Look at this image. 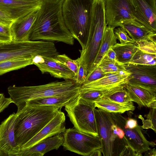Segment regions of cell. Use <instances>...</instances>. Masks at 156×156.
<instances>
[{"instance_id": "6da1fadb", "label": "cell", "mask_w": 156, "mask_h": 156, "mask_svg": "<svg viewBox=\"0 0 156 156\" xmlns=\"http://www.w3.org/2000/svg\"><path fill=\"white\" fill-rule=\"evenodd\" d=\"M64 0H41L29 41L61 42L70 45L74 39L67 28L62 13Z\"/></svg>"}, {"instance_id": "7a4b0ae2", "label": "cell", "mask_w": 156, "mask_h": 156, "mask_svg": "<svg viewBox=\"0 0 156 156\" xmlns=\"http://www.w3.org/2000/svg\"><path fill=\"white\" fill-rule=\"evenodd\" d=\"M60 108L54 106L27 103L17 107L14 133L21 151L23 147L52 119Z\"/></svg>"}, {"instance_id": "3957f363", "label": "cell", "mask_w": 156, "mask_h": 156, "mask_svg": "<svg viewBox=\"0 0 156 156\" xmlns=\"http://www.w3.org/2000/svg\"><path fill=\"white\" fill-rule=\"evenodd\" d=\"M93 0H64L62 13L65 24L74 39L85 46L89 33Z\"/></svg>"}, {"instance_id": "277c9868", "label": "cell", "mask_w": 156, "mask_h": 156, "mask_svg": "<svg viewBox=\"0 0 156 156\" xmlns=\"http://www.w3.org/2000/svg\"><path fill=\"white\" fill-rule=\"evenodd\" d=\"M81 86L74 81L65 80L37 86L13 85L9 86L7 90L13 103L17 107L29 101L37 98L79 92Z\"/></svg>"}, {"instance_id": "5b68a950", "label": "cell", "mask_w": 156, "mask_h": 156, "mask_svg": "<svg viewBox=\"0 0 156 156\" xmlns=\"http://www.w3.org/2000/svg\"><path fill=\"white\" fill-rule=\"evenodd\" d=\"M106 26L104 0H93L87 41L84 47L79 50L80 57L76 59L79 65L84 66L88 73L96 56Z\"/></svg>"}, {"instance_id": "8992f818", "label": "cell", "mask_w": 156, "mask_h": 156, "mask_svg": "<svg viewBox=\"0 0 156 156\" xmlns=\"http://www.w3.org/2000/svg\"><path fill=\"white\" fill-rule=\"evenodd\" d=\"M58 54L55 44L43 40L0 43V62L18 59L33 58L37 55L55 57Z\"/></svg>"}, {"instance_id": "52a82bcc", "label": "cell", "mask_w": 156, "mask_h": 156, "mask_svg": "<svg viewBox=\"0 0 156 156\" xmlns=\"http://www.w3.org/2000/svg\"><path fill=\"white\" fill-rule=\"evenodd\" d=\"M93 102L86 100L79 96L65 106L67 116L78 130L95 136H98Z\"/></svg>"}, {"instance_id": "ba28073f", "label": "cell", "mask_w": 156, "mask_h": 156, "mask_svg": "<svg viewBox=\"0 0 156 156\" xmlns=\"http://www.w3.org/2000/svg\"><path fill=\"white\" fill-rule=\"evenodd\" d=\"M94 113L103 155L119 156L127 145L125 140L119 139L113 133L112 125L114 120L112 113L98 108L95 109Z\"/></svg>"}, {"instance_id": "9c48e42d", "label": "cell", "mask_w": 156, "mask_h": 156, "mask_svg": "<svg viewBox=\"0 0 156 156\" xmlns=\"http://www.w3.org/2000/svg\"><path fill=\"white\" fill-rule=\"evenodd\" d=\"M62 145L66 150L83 156H89L95 150L102 147L100 137L81 132L74 127L66 129L62 133Z\"/></svg>"}, {"instance_id": "30bf717a", "label": "cell", "mask_w": 156, "mask_h": 156, "mask_svg": "<svg viewBox=\"0 0 156 156\" xmlns=\"http://www.w3.org/2000/svg\"><path fill=\"white\" fill-rule=\"evenodd\" d=\"M130 74L128 83L156 94V65H124Z\"/></svg>"}, {"instance_id": "8fae6325", "label": "cell", "mask_w": 156, "mask_h": 156, "mask_svg": "<svg viewBox=\"0 0 156 156\" xmlns=\"http://www.w3.org/2000/svg\"><path fill=\"white\" fill-rule=\"evenodd\" d=\"M104 4L107 26L115 29L122 21H137L129 0H104Z\"/></svg>"}, {"instance_id": "7c38bea8", "label": "cell", "mask_w": 156, "mask_h": 156, "mask_svg": "<svg viewBox=\"0 0 156 156\" xmlns=\"http://www.w3.org/2000/svg\"><path fill=\"white\" fill-rule=\"evenodd\" d=\"M112 113L116 124L124 132V138L127 145L136 153L142 156L143 153L151 149L150 146L154 147L155 143L146 139L139 125L133 129L126 127L124 126V117L120 113Z\"/></svg>"}, {"instance_id": "4fadbf2b", "label": "cell", "mask_w": 156, "mask_h": 156, "mask_svg": "<svg viewBox=\"0 0 156 156\" xmlns=\"http://www.w3.org/2000/svg\"><path fill=\"white\" fill-rule=\"evenodd\" d=\"M16 117V113L14 112L0 125V156H18L21 152L15 135Z\"/></svg>"}, {"instance_id": "5bb4252c", "label": "cell", "mask_w": 156, "mask_h": 156, "mask_svg": "<svg viewBox=\"0 0 156 156\" xmlns=\"http://www.w3.org/2000/svg\"><path fill=\"white\" fill-rule=\"evenodd\" d=\"M41 4V0H0V10L14 21L37 11L40 8Z\"/></svg>"}, {"instance_id": "9a60e30c", "label": "cell", "mask_w": 156, "mask_h": 156, "mask_svg": "<svg viewBox=\"0 0 156 156\" xmlns=\"http://www.w3.org/2000/svg\"><path fill=\"white\" fill-rule=\"evenodd\" d=\"M33 60V64L38 67L42 74L48 73L55 78L75 80L74 73L59 62L56 57L37 55Z\"/></svg>"}, {"instance_id": "2e32d148", "label": "cell", "mask_w": 156, "mask_h": 156, "mask_svg": "<svg viewBox=\"0 0 156 156\" xmlns=\"http://www.w3.org/2000/svg\"><path fill=\"white\" fill-rule=\"evenodd\" d=\"M136 20L156 32V0H129Z\"/></svg>"}, {"instance_id": "e0dca14e", "label": "cell", "mask_w": 156, "mask_h": 156, "mask_svg": "<svg viewBox=\"0 0 156 156\" xmlns=\"http://www.w3.org/2000/svg\"><path fill=\"white\" fill-rule=\"evenodd\" d=\"M61 109L60 108L52 119L23 147L21 151L31 147L44 139L62 133L65 131L66 117Z\"/></svg>"}, {"instance_id": "ac0fdd59", "label": "cell", "mask_w": 156, "mask_h": 156, "mask_svg": "<svg viewBox=\"0 0 156 156\" xmlns=\"http://www.w3.org/2000/svg\"><path fill=\"white\" fill-rule=\"evenodd\" d=\"M130 73L122 71L113 73L106 74L101 78L88 83L83 84L80 87V91L109 88L119 84L127 83Z\"/></svg>"}, {"instance_id": "d6986e66", "label": "cell", "mask_w": 156, "mask_h": 156, "mask_svg": "<svg viewBox=\"0 0 156 156\" xmlns=\"http://www.w3.org/2000/svg\"><path fill=\"white\" fill-rule=\"evenodd\" d=\"M117 27L123 28L135 42L148 41L156 43V32L137 21L123 20L118 24Z\"/></svg>"}, {"instance_id": "ffe728a7", "label": "cell", "mask_w": 156, "mask_h": 156, "mask_svg": "<svg viewBox=\"0 0 156 156\" xmlns=\"http://www.w3.org/2000/svg\"><path fill=\"white\" fill-rule=\"evenodd\" d=\"M62 133L44 139L31 147L21 151L18 156H43L53 150H57L64 142Z\"/></svg>"}, {"instance_id": "44dd1931", "label": "cell", "mask_w": 156, "mask_h": 156, "mask_svg": "<svg viewBox=\"0 0 156 156\" xmlns=\"http://www.w3.org/2000/svg\"><path fill=\"white\" fill-rule=\"evenodd\" d=\"M37 11L13 22L10 26L13 41H29L30 32L36 19Z\"/></svg>"}, {"instance_id": "7402d4cb", "label": "cell", "mask_w": 156, "mask_h": 156, "mask_svg": "<svg viewBox=\"0 0 156 156\" xmlns=\"http://www.w3.org/2000/svg\"><path fill=\"white\" fill-rule=\"evenodd\" d=\"M126 88L131 101L136 103L139 107H156V94L128 83Z\"/></svg>"}, {"instance_id": "603a6c76", "label": "cell", "mask_w": 156, "mask_h": 156, "mask_svg": "<svg viewBox=\"0 0 156 156\" xmlns=\"http://www.w3.org/2000/svg\"><path fill=\"white\" fill-rule=\"evenodd\" d=\"M79 92L39 98L29 101L25 103L33 105L54 106L62 108L75 99L79 96Z\"/></svg>"}, {"instance_id": "cb8c5ba5", "label": "cell", "mask_w": 156, "mask_h": 156, "mask_svg": "<svg viewBox=\"0 0 156 156\" xmlns=\"http://www.w3.org/2000/svg\"><path fill=\"white\" fill-rule=\"evenodd\" d=\"M114 29L110 26L106 27L96 56L88 73L98 66L108 50L117 43V39L114 32Z\"/></svg>"}, {"instance_id": "d4e9b609", "label": "cell", "mask_w": 156, "mask_h": 156, "mask_svg": "<svg viewBox=\"0 0 156 156\" xmlns=\"http://www.w3.org/2000/svg\"><path fill=\"white\" fill-rule=\"evenodd\" d=\"M95 107L111 113L122 114L126 111H133L135 108L133 101L122 103L103 97L94 102Z\"/></svg>"}, {"instance_id": "484cf974", "label": "cell", "mask_w": 156, "mask_h": 156, "mask_svg": "<svg viewBox=\"0 0 156 156\" xmlns=\"http://www.w3.org/2000/svg\"><path fill=\"white\" fill-rule=\"evenodd\" d=\"M115 53L117 61L120 63L127 64L139 49L135 43H116L111 47Z\"/></svg>"}, {"instance_id": "4316f807", "label": "cell", "mask_w": 156, "mask_h": 156, "mask_svg": "<svg viewBox=\"0 0 156 156\" xmlns=\"http://www.w3.org/2000/svg\"><path fill=\"white\" fill-rule=\"evenodd\" d=\"M126 84H122L109 88L79 91V96L86 100L94 102L98 99L118 90L125 86Z\"/></svg>"}, {"instance_id": "83f0119b", "label": "cell", "mask_w": 156, "mask_h": 156, "mask_svg": "<svg viewBox=\"0 0 156 156\" xmlns=\"http://www.w3.org/2000/svg\"><path fill=\"white\" fill-rule=\"evenodd\" d=\"M33 59H13L0 62V76L33 64Z\"/></svg>"}, {"instance_id": "f1b7e54d", "label": "cell", "mask_w": 156, "mask_h": 156, "mask_svg": "<svg viewBox=\"0 0 156 156\" xmlns=\"http://www.w3.org/2000/svg\"><path fill=\"white\" fill-rule=\"evenodd\" d=\"M127 64L156 65V54L147 53L139 49Z\"/></svg>"}, {"instance_id": "f546056e", "label": "cell", "mask_w": 156, "mask_h": 156, "mask_svg": "<svg viewBox=\"0 0 156 156\" xmlns=\"http://www.w3.org/2000/svg\"><path fill=\"white\" fill-rule=\"evenodd\" d=\"M98 66L101 67L106 74L126 71L124 65L118 62H111L102 59Z\"/></svg>"}, {"instance_id": "4dcf8cb0", "label": "cell", "mask_w": 156, "mask_h": 156, "mask_svg": "<svg viewBox=\"0 0 156 156\" xmlns=\"http://www.w3.org/2000/svg\"><path fill=\"white\" fill-rule=\"evenodd\" d=\"M112 101L122 103H127L131 101L126 88V85L118 90L104 97Z\"/></svg>"}, {"instance_id": "1f68e13d", "label": "cell", "mask_w": 156, "mask_h": 156, "mask_svg": "<svg viewBox=\"0 0 156 156\" xmlns=\"http://www.w3.org/2000/svg\"><path fill=\"white\" fill-rule=\"evenodd\" d=\"M150 108L149 113L145 115L146 119H145L141 115L139 116V118L142 120L143 125L141 127L143 129L151 128L155 132L156 107H153Z\"/></svg>"}, {"instance_id": "d6a6232c", "label": "cell", "mask_w": 156, "mask_h": 156, "mask_svg": "<svg viewBox=\"0 0 156 156\" xmlns=\"http://www.w3.org/2000/svg\"><path fill=\"white\" fill-rule=\"evenodd\" d=\"M56 58L59 62L73 72L76 76L79 68V64L76 60L71 59L65 54H58Z\"/></svg>"}, {"instance_id": "836d02e7", "label": "cell", "mask_w": 156, "mask_h": 156, "mask_svg": "<svg viewBox=\"0 0 156 156\" xmlns=\"http://www.w3.org/2000/svg\"><path fill=\"white\" fill-rule=\"evenodd\" d=\"M135 44L139 49L145 52L156 54V43L148 41H142L136 42Z\"/></svg>"}, {"instance_id": "e575fe53", "label": "cell", "mask_w": 156, "mask_h": 156, "mask_svg": "<svg viewBox=\"0 0 156 156\" xmlns=\"http://www.w3.org/2000/svg\"><path fill=\"white\" fill-rule=\"evenodd\" d=\"M114 32L117 39L120 43H135L134 41L129 36L127 33L122 27H119L115 28Z\"/></svg>"}, {"instance_id": "d590c367", "label": "cell", "mask_w": 156, "mask_h": 156, "mask_svg": "<svg viewBox=\"0 0 156 156\" xmlns=\"http://www.w3.org/2000/svg\"><path fill=\"white\" fill-rule=\"evenodd\" d=\"M12 41L10 27L0 24V43H9Z\"/></svg>"}, {"instance_id": "8d00e7d4", "label": "cell", "mask_w": 156, "mask_h": 156, "mask_svg": "<svg viewBox=\"0 0 156 156\" xmlns=\"http://www.w3.org/2000/svg\"><path fill=\"white\" fill-rule=\"evenodd\" d=\"M106 74L101 67L98 66L91 72L87 74L86 80L83 84L96 80L101 78Z\"/></svg>"}, {"instance_id": "74e56055", "label": "cell", "mask_w": 156, "mask_h": 156, "mask_svg": "<svg viewBox=\"0 0 156 156\" xmlns=\"http://www.w3.org/2000/svg\"><path fill=\"white\" fill-rule=\"evenodd\" d=\"M87 74V72L84 66L82 64L79 65L75 81L81 85L85 82Z\"/></svg>"}, {"instance_id": "f35d334b", "label": "cell", "mask_w": 156, "mask_h": 156, "mask_svg": "<svg viewBox=\"0 0 156 156\" xmlns=\"http://www.w3.org/2000/svg\"><path fill=\"white\" fill-rule=\"evenodd\" d=\"M12 103L13 101L10 97L6 98L3 94L0 93V113Z\"/></svg>"}, {"instance_id": "ab89813d", "label": "cell", "mask_w": 156, "mask_h": 156, "mask_svg": "<svg viewBox=\"0 0 156 156\" xmlns=\"http://www.w3.org/2000/svg\"><path fill=\"white\" fill-rule=\"evenodd\" d=\"M102 59L109 61L119 62L117 59L115 53L111 48L106 53Z\"/></svg>"}, {"instance_id": "60d3db41", "label": "cell", "mask_w": 156, "mask_h": 156, "mask_svg": "<svg viewBox=\"0 0 156 156\" xmlns=\"http://www.w3.org/2000/svg\"><path fill=\"white\" fill-rule=\"evenodd\" d=\"M13 22L6 13L0 10V24L10 27Z\"/></svg>"}, {"instance_id": "b9f144b4", "label": "cell", "mask_w": 156, "mask_h": 156, "mask_svg": "<svg viewBox=\"0 0 156 156\" xmlns=\"http://www.w3.org/2000/svg\"><path fill=\"white\" fill-rule=\"evenodd\" d=\"M138 125L137 121L136 119L130 118H126L124 117V126L127 128L133 129L136 127Z\"/></svg>"}, {"instance_id": "7bdbcfd3", "label": "cell", "mask_w": 156, "mask_h": 156, "mask_svg": "<svg viewBox=\"0 0 156 156\" xmlns=\"http://www.w3.org/2000/svg\"><path fill=\"white\" fill-rule=\"evenodd\" d=\"M102 152L101 149H99L95 150L93 151L90 155V156H101L102 155L101 154Z\"/></svg>"}, {"instance_id": "ee69618b", "label": "cell", "mask_w": 156, "mask_h": 156, "mask_svg": "<svg viewBox=\"0 0 156 156\" xmlns=\"http://www.w3.org/2000/svg\"><path fill=\"white\" fill-rule=\"evenodd\" d=\"M151 151L150 152L148 153V154L147 155H150V156H156V151L155 149H151Z\"/></svg>"}, {"instance_id": "f6af8a7d", "label": "cell", "mask_w": 156, "mask_h": 156, "mask_svg": "<svg viewBox=\"0 0 156 156\" xmlns=\"http://www.w3.org/2000/svg\"><path fill=\"white\" fill-rule=\"evenodd\" d=\"M21 0V1H37L38 0Z\"/></svg>"}]
</instances>
